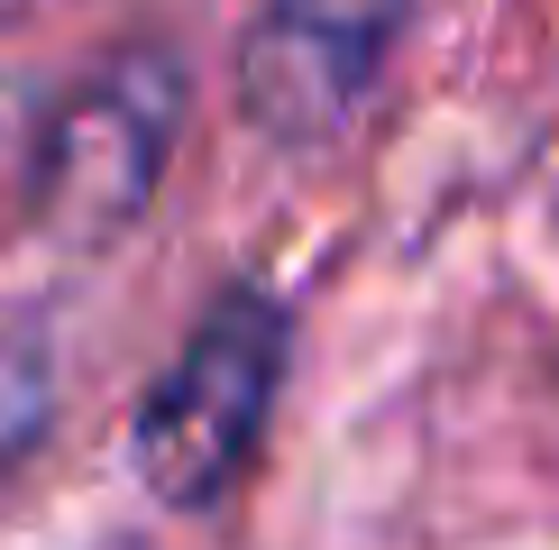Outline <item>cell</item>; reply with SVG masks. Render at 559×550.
Returning <instances> with one entry per match:
<instances>
[{
  "label": "cell",
  "mask_w": 559,
  "mask_h": 550,
  "mask_svg": "<svg viewBox=\"0 0 559 550\" xmlns=\"http://www.w3.org/2000/svg\"><path fill=\"white\" fill-rule=\"evenodd\" d=\"M275 385H285V312L266 294H221L202 331L166 358V376L138 404V477L156 504L202 514L258 468V441L275 422Z\"/></svg>",
  "instance_id": "obj_1"
},
{
  "label": "cell",
  "mask_w": 559,
  "mask_h": 550,
  "mask_svg": "<svg viewBox=\"0 0 559 550\" xmlns=\"http://www.w3.org/2000/svg\"><path fill=\"white\" fill-rule=\"evenodd\" d=\"M46 404H56L46 339L37 331H0V468H19V450L46 431Z\"/></svg>",
  "instance_id": "obj_4"
},
{
  "label": "cell",
  "mask_w": 559,
  "mask_h": 550,
  "mask_svg": "<svg viewBox=\"0 0 559 550\" xmlns=\"http://www.w3.org/2000/svg\"><path fill=\"white\" fill-rule=\"evenodd\" d=\"M175 138V74L156 56H129L92 74L74 101L46 120L37 147V212L56 229H110L147 202Z\"/></svg>",
  "instance_id": "obj_2"
},
{
  "label": "cell",
  "mask_w": 559,
  "mask_h": 550,
  "mask_svg": "<svg viewBox=\"0 0 559 550\" xmlns=\"http://www.w3.org/2000/svg\"><path fill=\"white\" fill-rule=\"evenodd\" d=\"M404 28V0H266L258 37H248V110L275 138H331L367 101L385 46Z\"/></svg>",
  "instance_id": "obj_3"
}]
</instances>
